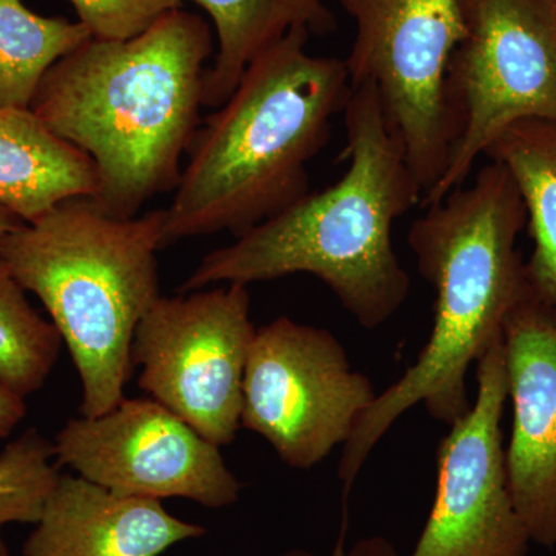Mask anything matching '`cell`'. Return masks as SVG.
<instances>
[{"instance_id": "1", "label": "cell", "mask_w": 556, "mask_h": 556, "mask_svg": "<svg viewBox=\"0 0 556 556\" xmlns=\"http://www.w3.org/2000/svg\"><path fill=\"white\" fill-rule=\"evenodd\" d=\"M343 113L348 169L342 178L318 192L309 190L228 247L208 252L178 292L311 274L361 327H382L402 308L412 280L391 236L394 223L422 204L424 190L375 87H351Z\"/></svg>"}, {"instance_id": "2", "label": "cell", "mask_w": 556, "mask_h": 556, "mask_svg": "<svg viewBox=\"0 0 556 556\" xmlns=\"http://www.w3.org/2000/svg\"><path fill=\"white\" fill-rule=\"evenodd\" d=\"M211 54L206 22L178 9L135 38H91L47 73L30 109L89 156L98 175L90 200L102 212L134 218L177 188Z\"/></svg>"}, {"instance_id": "3", "label": "cell", "mask_w": 556, "mask_h": 556, "mask_svg": "<svg viewBox=\"0 0 556 556\" xmlns=\"http://www.w3.org/2000/svg\"><path fill=\"white\" fill-rule=\"evenodd\" d=\"M527 212L514 178L490 161L470 185L427 206L408 232L417 270L434 289L433 328L415 364L357 420L339 463L343 495L380 439L417 404L452 426L470 409L467 371L503 336L529 291L517 249Z\"/></svg>"}, {"instance_id": "4", "label": "cell", "mask_w": 556, "mask_h": 556, "mask_svg": "<svg viewBox=\"0 0 556 556\" xmlns=\"http://www.w3.org/2000/svg\"><path fill=\"white\" fill-rule=\"evenodd\" d=\"M294 28L249 65L200 124L164 212L163 249L228 230L240 237L309 192L308 164L351 93L345 61L314 56Z\"/></svg>"}, {"instance_id": "5", "label": "cell", "mask_w": 556, "mask_h": 556, "mask_svg": "<svg viewBox=\"0 0 556 556\" xmlns=\"http://www.w3.org/2000/svg\"><path fill=\"white\" fill-rule=\"evenodd\" d=\"M164 212L118 218L87 197L62 201L0 243V257L49 313L83 387L80 416L124 399L139 321L161 298Z\"/></svg>"}, {"instance_id": "6", "label": "cell", "mask_w": 556, "mask_h": 556, "mask_svg": "<svg viewBox=\"0 0 556 556\" xmlns=\"http://www.w3.org/2000/svg\"><path fill=\"white\" fill-rule=\"evenodd\" d=\"M460 9L466 36L447 73L455 138L447 169L422 207L466 185L479 156L510 124L556 123V3L460 0Z\"/></svg>"}, {"instance_id": "7", "label": "cell", "mask_w": 556, "mask_h": 556, "mask_svg": "<svg viewBox=\"0 0 556 556\" xmlns=\"http://www.w3.org/2000/svg\"><path fill=\"white\" fill-rule=\"evenodd\" d=\"M340 2L356 25L345 61L351 87H375L426 199L447 169L455 138L447 73L466 36L460 0Z\"/></svg>"}, {"instance_id": "8", "label": "cell", "mask_w": 556, "mask_h": 556, "mask_svg": "<svg viewBox=\"0 0 556 556\" xmlns=\"http://www.w3.org/2000/svg\"><path fill=\"white\" fill-rule=\"evenodd\" d=\"M248 287L161 295L139 321L131 365L138 386L217 447L241 428L244 371L254 340Z\"/></svg>"}, {"instance_id": "9", "label": "cell", "mask_w": 556, "mask_h": 556, "mask_svg": "<svg viewBox=\"0 0 556 556\" xmlns=\"http://www.w3.org/2000/svg\"><path fill=\"white\" fill-rule=\"evenodd\" d=\"M376 396L332 332L281 316L255 329L241 428L265 438L287 466L311 470L345 445Z\"/></svg>"}, {"instance_id": "10", "label": "cell", "mask_w": 556, "mask_h": 556, "mask_svg": "<svg viewBox=\"0 0 556 556\" xmlns=\"http://www.w3.org/2000/svg\"><path fill=\"white\" fill-rule=\"evenodd\" d=\"M58 466L119 495L181 497L206 508L239 501L241 484L217 445L152 397L70 419L53 442Z\"/></svg>"}, {"instance_id": "11", "label": "cell", "mask_w": 556, "mask_h": 556, "mask_svg": "<svg viewBox=\"0 0 556 556\" xmlns=\"http://www.w3.org/2000/svg\"><path fill=\"white\" fill-rule=\"evenodd\" d=\"M478 393L437 452V495L409 556H527L506 466L507 402L503 336L477 362Z\"/></svg>"}, {"instance_id": "12", "label": "cell", "mask_w": 556, "mask_h": 556, "mask_svg": "<svg viewBox=\"0 0 556 556\" xmlns=\"http://www.w3.org/2000/svg\"><path fill=\"white\" fill-rule=\"evenodd\" d=\"M508 485L527 533L556 547V305L526 292L504 320Z\"/></svg>"}, {"instance_id": "13", "label": "cell", "mask_w": 556, "mask_h": 556, "mask_svg": "<svg viewBox=\"0 0 556 556\" xmlns=\"http://www.w3.org/2000/svg\"><path fill=\"white\" fill-rule=\"evenodd\" d=\"M204 533V527L170 515L161 501L60 475L22 556H161Z\"/></svg>"}, {"instance_id": "14", "label": "cell", "mask_w": 556, "mask_h": 556, "mask_svg": "<svg viewBox=\"0 0 556 556\" xmlns=\"http://www.w3.org/2000/svg\"><path fill=\"white\" fill-rule=\"evenodd\" d=\"M98 175L89 156L56 137L31 109H0V207L33 223L72 199H91Z\"/></svg>"}, {"instance_id": "15", "label": "cell", "mask_w": 556, "mask_h": 556, "mask_svg": "<svg viewBox=\"0 0 556 556\" xmlns=\"http://www.w3.org/2000/svg\"><path fill=\"white\" fill-rule=\"evenodd\" d=\"M484 155L514 178L527 212L533 252L525 265L527 287L556 305V123L529 118L501 131Z\"/></svg>"}, {"instance_id": "16", "label": "cell", "mask_w": 556, "mask_h": 556, "mask_svg": "<svg viewBox=\"0 0 556 556\" xmlns=\"http://www.w3.org/2000/svg\"><path fill=\"white\" fill-rule=\"evenodd\" d=\"M207 11L218 53L204 75L203 105L218 109L239 86L249 65L294 28L328 31L334 16L324 0H190Z\"/></svg>"}, {"instance_id": "17", "label": "cell", "mask_w": 556, "mask_h": 556, "mask_svg": "<svg viewBox=\"0 0 556 556\" xmlns=\"http://www.w3.org/2000/svg\"><path fill=\"white\" fill-rule=\"evenodd\" d=\"M90 39L79 21L39 16L24 0H0V109H30L50 68Z\"/></svg>"}, {"instance_id": "18", "label": "cell", "mask_w": 556, "mask_h": 556, "mask_svg": "<svg viewBox=\"0 0 556 556\" xmlns=\"http://www.w3.org/2000/svg\"><path fill=\"white\" fill-rule=\"evenodd\" d=\"M25 292L0 257V382L24 399L43 387L64 345Z\"/></svg>"}, {"instance_id": "19", "label": "cell", "mask_w": 556, "mask_h": 556, "mask_svg": "<svg viewBox=\"0 0 556 556\" xmlns=\"http://www.w3.org/2000/svg\"><path fill=\"white\" fill-rule=\"evenodd\" d=\"M53 442L28 428L0 453V529L36 525L54 482Z\"/></svg>"}, {"instance_id": "20", "label": "cell", "mask_w": 556, "mask_h": 556, "mask_svg": "<svg viewBox=\"0 0 556 556\" xmlns=\"http://www.w3.org/2000/svg\"><path fill=\"white\" fill-rule=\"evenodd\" d=\"M91 38L126 40L141 35L160 17L181 9L182 0H70Z\"/></svg>"}, {"instance_id": "21", "label": "cell", "mask_w": 556, "mask_h": 556, "mask_svg": "<svg viewBox=\"0 0 556 556\" xmlns=\"http://www.w3.org/2000/svg\"><path fill=\"white\" fill-rule=\"evenodd\" d=\"M281 556H320L314 552L306 551V548H291L285 552ZM334 556H401L399 551L390 540L387 538L375 535L362 538L356 541L353 546L343 548L338 547Z\"/></svg>"}, {"instance_id": "22", "label": "cell", "mask_w": 556, "mask_h": 556, "mask_svg": "<svg viewBox=\"0 0 556 556\" xmlns=\"http://www.w3.org/2000/svg\"><path fill=\"white\" fill-rule=\"evenodd\" d=\"M25 415H27L25 399L0 382V439L9 438Z\"/></svg>"}, {"instance_id": "23", "label": "cell", "mask_w": 556, "mask_h": 556, "mask_svg": "<svg viewBox=\"0 0 556 556\" xmlns=\"http://www.w3.org/2000/svg\"><path fill=\"white\" fill-rule=\"evenodd\" d=\"M22 219L17 218L16 215L11 214L7 208L0 207V243L2 240L13 232L14 229L20 228Z\"/></svg>"}, {"instance_id": "24", "label": "cell", "mask_w": 556, "mask_h": 556, "mask_svg": "<svg viewBox=\"0 0 556 556\" xmlns=\"http://www.w3.org/2000/svg\"><path fill=\"white\" fill-rule=\"evenodd\" d=\"M0 556H14L11 554L9 544H7L5 538L2 535V529H0Z\"/></svg>"}, {"instance_id": "25", "label": "cell", "mask_w": 556, "mask_h": 556, "mask_svg": "<svg viewBox=\"0 0 556 556\" xmlns=\"http://www.w3.org/2000/svg\"><path fill=\"white\" fill-rule=\"evenodd\" d=\"M551 2H554V3H556V0H551Z\"/></svg>"}]
</instances>
